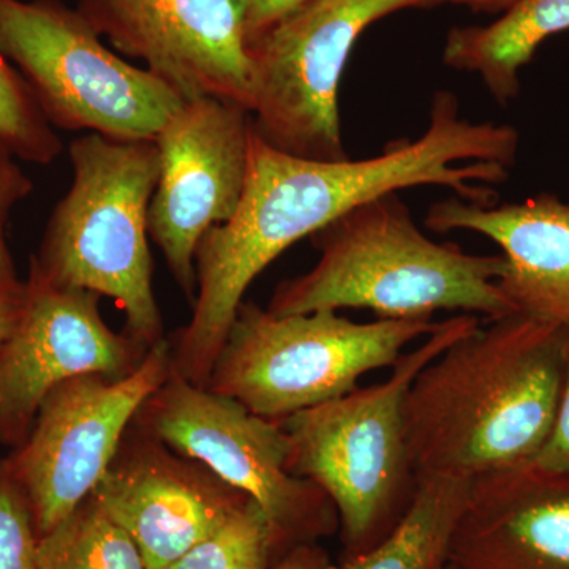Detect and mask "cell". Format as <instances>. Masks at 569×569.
I'll use <instances>...</instances> for the list:
<instances>
[{
	"label": "cell",
	"mask_w": 569,
	"mask_h": 569,
	"mask_svg": "<svg viewBox=\"0 0 569 569\" xmlns=\"http://www.w3.org/2000/svg\"><path fill=\"white\" fill-rule=\"evenodd\" d=\"M567 336L568 326L511 313L433 358L406 402L418 479H475L537 460L559 411Z\"/></svg>",
	"instance_id": "6da1fadb"
},
{
	"label": "cell",
	"mask_w": 569,
	"mask_h": 569,
	"mask_svg": "<svg viewBox=\"0 0 569 569\" xmlns=\"http://www.w3.org/2000/svg\"><path fill=\"white\" fill-rule=\"evenodd\" d=\"M310 239L320 258L306 274L277 284L268 306L274 316L369 309L381 320H413L448 310L496 320L516 313L498 287L505 258L432 241L397 193L351 209Z\"/></svg>",
	"instance_id": "7a4b0ae2"
},
{
	"label": "cell",
	"mask_w": 569,
	"mask_h": 569,
	"mask_svg": "<svg viewBox=\"0 0 569 569\" xmlns=\"http://www.w3.org/2000/svg\"><path fill=\"white\" fill-rule=\"evenodd\" d=\"M479 325L470 313L447 318L397 359L387 380L280 419L290 445L288 470L335 505L340 559L377 546L413 503L419 481L407 440L408 391L433 358Z\"/></svg>",
	"instance_id": "3957f363"
},
{
	"label": "cell",
	"mask_w": 569,
	"mask_h": 569,
	"mask_svg": "<svg viewBox=\"0 0 569 569\" xmlns=\"http://www.w3.org/2000/svg\"><path fill=\"white\" fill-rule=\"evenodd\" d=\"M69 156L73 181L48 220L29 272L114 299L126 313L123 331L151 348L164 339L148 231L159 148L153 140L88 133L71 141Z\"/></svg>",
	"instance_id": "277c9868"
},
{
	"label": "cell",
	"mask_w": 569,
	"mask_h": 569,
	"mask_svg": "<svg viewBox=\"0 0 569 569\" xmlns=\"http://www.w3.org/2000/svg\"><path fill=\"white\" fill-rule=\"evenodd\" d=\"M440 325L433 318L358 323L331 310L274 316L242 301L206 389L280 421L353 391Z\"/></svg>",
	"instance_id": "5b68a950"
},
{
	"label": "cell",
	"mask_w": 569,
	"mask_h": 569,
	"mask_svg": "<svg viewBox=\"0 0 569 569\" xmlns=\"http://www.w3.org/2000/svg\"><path fill=\"white\" fill-rule=\"evenodd\" d=\"M0 54L52 127L112 140H156L186 100L152 71L108 50L61 0H0Z\"/></svg>",
	"instance_id": "8992f818"
},
{
	"label": "cell",
	"mask_w": 569,
	"mask_h": 569,
	"mask_svg": "<svg viewBox=\"0 0 569 569\" xmlns=\"http://www.w3.org/2000/svg\"><path fill=\"white\" fill-rule=\"evenodd\" d=\"M132 422L253 498L268 516L280 559L299 546L339 533L335 505L323 490L288 470L290 445L279 421L258 417L238 400L171 370Z\"/></svg>",
	"instance_id": "52a82bcc"
},
{
	"label": "cell",
	"mask_w": 569,
	"mask_h": 569,
	"mask_svg": "<svg viewBox=\"0 0 569 569\" xmlns=\"http://www.w3.org/2000/svg\"><path fill=\"white\" fill-rule=\"evenodd\" d=\"M429 0H302L249 40L253 132L290 156L347 160L339 110L343 70L373 22Z\"/></svg>",
	"instance_id": "ba28073f"
},
{
	"label": "cell",
	"mask_w": 569,
	"mask_h": 569,
	"mask_svg": "<svg viewBox=\"0 0 569 569\" xmlns=\"http://www.w3.org/2000/svg\"><path fill=\"white\" fill-rule=\"evenodd\" d=\"M170 340L149 348L129 376L84 373L44 397L31 432L9 459L43 537L91 496L141 403L170 377Z\"/></svg>",
	"instance_id": "9c48e42d"
},
{
	"label": "cell",
	"mask_w": 569,
	"mask_h": 569,
	"mask_svg": "<svg viewBox=\"0 0 569 569\" xmlns=\"http://www.w3.org/2000/svg\"><path fill=\"white\" fill-rule=\"evenodd\" d=\"M252 114L213 97L186 100L156 144L160 174L149 206L148 231L174 282L197 298L194 254L209 228L228 222L244 194Z\"/></svg>",
	"instance_id": "30bf717a"
},
{
	"label": "cell",
	"mask_w": 569,
	"mask_h": 569,
	"mask_svg": "<svg viewBox=\"0 0 569 569\" xmlns=\"http://www.w3.org/2000/svg\"><path fill=\"white\" fill-rule=\"evenodd\" d=\"M100 298L29 272L21 316L0 348V445L24 443L44 397L62 381L84 373L121 378L141 365L149 348L112 331Z\"/></svg>",
	"instance_id": "8fae6325"
},
{
	"label": "cell",
	"mask_w": 569,
	"mask_h": 569,
	"mask_svg": "<svg viewBox=\"0 0 569 569\" xmlns=\"http://www.w3.org/2000/svg\"><path fill=\"white\" fill-rule=\"evenodd\" d=\"M116 50L141 59L182 100L252 108L253 70L242 0H74Z\"/></svg>",
	"instance_id": "7c38bea8"
},
{
	"label": "cell",
	"mask_w": 569,
	"mask_h": 569,
	"mask_svg": "<svg viewBox=\"0 0 569 569\" xmlns=\"http://www.w3.org/2000/svg\"><path fill=\"white\" fill-rule=\"evenodd\" d=\"M92 496L133 538L148 569L173 567L250 498L133 422Z\"/></svg>",
	"instance_id": "4fadbf2b"
},
{
	"label": "cell",
	"mask_w": 569,
	"mask_h": 569,
	"mask_svg": "<svg viewBox=\"0 0 569 569\" xmlns=\"http://www.w3.org/2000/svg\"><path fill=\"white\" fill-rule=\"evenodd\" d=\"M459 569H569V475L530 462L471 481L449 546Z\"/></svg>",
	"instance_id": "5bb4252c"
},
{
	"label": "cell",
	"mask_w": 569,
	"mask_h": 569,
	"mask_svg": "<svg viewBox=\"0 0 569 569\" xmlns=\"http://www.w3.org/2000/svg\"><path fill=\"white\" fill-rule=\"evenodd\" d=\"M426 227L436 233L475 231L496 242L505 258L498 280L516 313L569 326V206L557 198L481 206L460 198L430 206Z\"/></svg>",
	"instance_id": "9a60e30c"
},
{
	"label": "cell",
	"mask_w": 569,
	"mask_h": 569,
	"mask_svg": "<svg viewBox=\"0 0 569 569\" xmlns=\"http://www.w3.org/2000/svg\"><path fill=\"white\" fill-rule=\"evenodd\" d=\"M568 29L569 0H518L488 26L452 29L443 62L478 74L497 102L508 103L518 97L520 70L539 44Z\"/></svg>",
	"instance_id": "2e32d148"
},
{
	"label": "cell",
	"mask_w": 569,
	"mask_h": 569,
	"mask_svg": "<svg viewBox=\"0 0 569 569\" xmlns=\"http://www.w3.org/2000/svg\"><path fill=\"white\" fill-rule=\"evenodd\" d=\"M413 503L396 529L377 546L356 557L340 559L328 569H443L449 563L452 531L473 479L429 477L418 479Z\"/></svg>",
	"instance_id": "e0dca14e"
},
{
	"label": "cell",
	"mask_w": 569,
	"mask_h": 569,
	"mask_svg": "<svg viewBox=\"0 0 569 569\" xmlns=\"http://www.w3.org/2000/svg\"><path fill=\"white\" fill-rule=\"evenodd\" d=\"M39 569H148L133 538L89 496L39 538Z\"/></svg>",
	"instance_id": "ac0fdd59"
},
{
	"label": "cell",
	"mask_w": 569,
	"mask_h": 569,
	"mask_svg": "<svg viewBox=\"0 0 569 569\" xmlns=\"http://www.w3.org/2000/svg\"><path fill=\"white\" fill-rule=\"evenodd\" d=\"M280 559L274 531L249 498L222 526L176 561L174 569H272Z\"/></svg>",
	"instance_id": "d6986e66"
},
{
	"label": "cell",
	"mask_w": 569,
	"mask_h": 569,
	"mask_svg": "<svg viewBox=\"0 0 569 569\" xmlns=\"http://www.w3.org/2000/svg\"><path fill=\"white\" fill-rule=\"evenodd\" d=\"M0 146L18 160L50 164L63 144L20 71L0 54Z\"/></svg>",
	"instance_id": "ffe728a7"
},
{
	"label": "cell",
	"mask_w": 569,
	"mask_h": 569,
	"mask_svg": "<svg viewBox=\"0 0 569 569\" xmlns=\"http://www.w3.org/2000/svg\"><path fill=\"white\" fill-rule=\"evenodd\" d=\"M37 545L28 493L9 459H0V569H39Z\"/></svg>",
	"instance_id": "44dd1931"
},
{
	"label": "cell",
	"mask_w": 569,
	"mask_h": 569,
	"mask_svg": "<svg viewBox=\"0 0 569 569\" xmlns=\"http://www.w3.org/2000/svg\"><path fill=\"white\" fill-rule=\"evenodd\" d=\"M17 157L0 146V280H17L13 258L7 244L11 212L32 193L33 183L17 162Z\"/></svg>",
	"instance_id": "7402d4cb"
},
{
	"label": "cell",
	"mask_w": 569,
	"mask_h": 569,
	"mask_svg": "<svg viewBox=\"0 0 569 569\" xmlns=\"http://www.w3.org/2000/svg\"><path fill=\"white\" fill-rule=\"evenodd\" d=\"M535 462L550 470L569 475V326L567 336V367H565L563 389H561L559 411L548 443L539 452Z\"/></svg>",
	"instance_id": "603a6c76"
},
{
	"label": "cell",
	"mask_w": 569,
	"mask_h": 569,
	"mask_svg": "<svg viewBox=\"0 0 569 569\" xmlns=\"http://www.w3.org/2000/svg\"><path fill=\"white\" fill-rule=\"evenodd\" d=\"M246 9L247 43L290 13L302 0H242Z\"/></svg>",
	"instance_id": "cb8c5ba5"
},
{
	"label": "cell",
	"mask_w": 569,
	"mask_h": 569,
	"mask_svg": "<svg viewBox=\"0 0 569 569\" xmlns=\"http://www.w3.org/2000/svg\"><path fill=\"white\" fill-rule=\"evenodd\" d=\"M26 301V280H0V348L13 331Z\"/></svg>",
	"instance_id": "d4e9b609"
},
{
	"label": "cell",
	"mask_w": 569,
	"mask_h": 569,
	"mask_svg": "<svg viewBox=\"0 0 569 569\" xmlns=\"http://www.w3.org/2000/svg\"><path fill=\"white\" fill-rule=\"evenodd\" d=\"M331 559L321 546H299L288 552L272 569H328L331 567Z\"/></svg>",
	"instance_id": "484cf974"
},
{
	"label": "cell",
	"mask_w": 569,
	"mask_h": 569,
	"mask_svg": "<svg viewBox=\"0 0 569 569\" xmlns=\"http://www.w3.org/2000/svg\"><path fill=\"white\" fill-rule=\"evenodd\" d=\"M452 2V3H462V6L471 7L475 10H500V9H509L512 3L518 2V0H429L430 7L440 6V3Z\"/></svg>",
	"instance_id": "4316f807"
},
{
	"label": "cell",
	"mask_w": 569,
	"mask_h": 569,
	"mask_svg": "<svg viewBox=\"0 0 569 569\" xmlns=\"http://www.w3.org/2000/svg\"><path fill=\"white\" fill-rule=\"evenodd\" d=\"M443 569H459V568H456L455 565L448 563L447 567H445Z\"/></svg>",
	"instance_id": "83f0119b"
},
{
	"label": "cell",
	"mask_w": 569,
	"mask_h": 569,
	"mask_svg": "<svg viewBox=\"0 0 569 569\" xmlns=\"http://www.w3.org/2000/svg\"><path fill=\"white\" fill-rule=\"evenodd\" d=\"M153 569H174L173 567L153 568Z\"/></svg>",
	"instance_id": "f1b7e54d"
}]
</instances>
